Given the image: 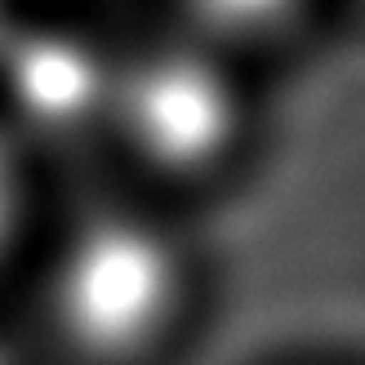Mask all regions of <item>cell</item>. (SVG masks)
Instances as JSON below:
<instances>
[{
  "label": "cell",
  "mask_w": 365,
  "mask_h": 365,
  "mask_svg": "<svg viewBox=\"0 0 365 365\" xmlns=\"http://www.w3.org/2000/svg\"><path fill=\"white\" fill-rule=\"evenodd\" d=\"M178 254L134 214L85 223L53 267V317L89 356H130L160 334L178 303Z\"/></svg>",
  "instance_id": "obj_1"
},
{
  "label": "cell",
  "mask_w": 365,
  "mask_h": 365,
  "mask_svg": "<svg viewBox=\"0 0 365 365\" xmlns=\"http://www.w3.org/2000/svg\"><path fill=\"white\" fill-rule=\"evenodd\" d=\"M107 112L143 160L174 174H196L232 152L245 103L241 85L210 49L160 45L116 71Z\"/></svg>",
  "instance_id": "obj_2"
},
{
  "label": "cell",
  "mask_w": 365,
  "mask_h": 365,
  "mask_svg": "<svg viewBox=\"0 0 365 365\" xmlns=\"http://www.w3.org/2000/svg\"><path fill=\"white\" fill-rule=\"evenodd\" d=\"M116 71L76 31L31 27L0 45V89L14 116L41 134H71L112 107Z\"/></svg>",
  "instance_id": "obj_3"
},
{
  "label": "cell",
  "mask_w": 365,
  "mask_h": 365,
  "mask_svg": "<svg viewBox=\"0 0 365 365\" xmlns=\"http://www.w3.org/2000/svg\"><path fill=\"white\" fill-rule=\"evenodd\" d=\"M210 27L227 36H272L303 9V0H192Z\"/></svg>",
  "instance_id": "obj_4"
},
{
  "label": "cell",
  "mask_w": 365,
  "mask_h": 365,
  "mask_svg": "<svg viewBox=\"0 0 365 365\" xmlns=\"http://www.w3.org/2000/svg\"><path fill=\"white\" fill-rule=\"evenodd\" d=\"M9 214H14V170H9V156L0 152V236L9 227Z\"/></svg>",
  "instance_id": "obj_5"
}]
</instances>
